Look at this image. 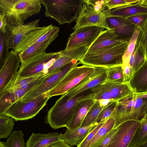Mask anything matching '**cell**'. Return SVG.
I'll list each match as a JSON object with an SVG mask.
<instances>
[{"label":"cell","instance_id":"1","mask_svg":"<svg viewBox=\"0 0 147 147\" xmlns=\"http://www.w3.org/2000/svg\"><path fill=\"white\" fill-rule=\"evenodd\" d=\"M87 90L80 93L72 98L66 93L62 95L48 111L46 122L54 129L67 127L73 115L76 104L88 99Z\"/></svg>","mask_w":147,"mask_h":147},{"label":"cell","instance_id":"2","mask_svg":"<svg viewBox=\"0 0 147 147\" xmlns=\"http://www.w3.org/2000/svg\"><path fill=\"white\" fill-rule=\"evenodd\" d=\"M41 8L40 0H0V12L3 13L7 26L24 24L27 18L38 13Z\"/></svg>","mask_w":147,"mask_h":147},{"label":"cell","instance_id":"3","mask_svg":"<svg viewBox=\"0 0 147 147\" xmlns=\"http://www.w3.org/2000/svg\"><path fill=\"white\" fill-rule=\"evenodd\" d=\"M128 42L115 44L86 52L78 63L79 64L106 68L122 65L123 57Z\"/></svg>","mask_w":147,"mask_h":147},{"label":"cell","instance_id":"4","mask_svg":"<svg viewBox=\"0 0 147 147\" xmlns=\"http://www.w3.org/2000/svg\"><path fill=\"white\" fill-rule=\"evenodd\" d=\"M45 7L46 17L55 20L60 25L70 24L80 14L84 0H40Z\"/></svg>","mask_w":147,"mask_h":147},{"label":"cell","instance_id":"5","mask_svg":"<svg viewBox=\"0 0 147 147\" xmlns=\"http://www.w3.org/2000/svg\"><path fill=\"white\" fill-rule=\"evenodd\" d=\"M49 98L45 92L31 99H21L9 108L3 115L9 116L16 121L31 119L45 106Z\"/></svg>","mask_w":147,"mask_h":147},{"label":"cell","instance_id":"6","mask_svg":"<svg viewBox=\"0 0 147 147\" xmlns=\"http://www.w3.org/2000/svg\"><path fill=\"white\" fill-rule=\"evenodd\" d=\"M95 68L84 65L74 67L66 74L55 86L46 92L47 96L50 98L66 93L80 84L94 70Z\"/></svg>","mask_w":147,"mask_h":147},{"label":"cell","instance_id":"7","mask_svg":"<svg viewBox=\"0 0 147 147\" xmlns=\"http://www.w3.org/2000/svg\"><path fill=\"white\" fill-rule=\"evenodd\" d=\"M61 53V51L57 52H45L38 56L25 64L21 65L15 76L28 77L43 72L60 56Z\"/></svg>","mask_w":147,"mask_h":147},{"label":"cell","instance_id":"8","mask_svg":"<svg viewBox=\"0 0 147 147\" xmlns=\"http://www.w3.org/2000/svg\"><path fill=\"white\" fill-rule=\"evenodd\" d=\"M78 61L77 60H73L54 73L45 75L42 81L38 85L21 99H31L51 90L59 83L70 69L79 64Z\"/></svg>","mask_w":147,"mask_h":147},{"label":"cell","instance_id":"9","mask_svg":"<svg viewBox=\"0 0 147 147\" xmlns=\"http://www.w3.org/2000/svg\"><path fill=\"white\" fill-rule=\"evenodd\" d=\"M76 24L72 30L88 26H96L110 30L107 18L101 11H96L90 4L84 1L83 4L80 14L75 21Z\"/></svg>","mask_w":147,"mask_h":147},{"label":"cell","instance_id":"10","mask_svg":"<svg viewBox=\"0 0 147 147\" xmlns=\"http://www.w3.org/2000/svg\"><path fill=\"white\" fill-rule=\"evenodd\" d=\"M105 30L96 26H85L78 28L69 36L65 49L67 50L82 46H85L89 48Z\"/></svg>","mask_w":147,"mask_h":147},{"label":"cell","instance_id":"11","mask_svg":"<svg viewBox=\"0 0 147 147\" xmlns=\"http://www.w3.org/2000/svg\"><path fill=\"white\" fill-rule=\"evenodd\" d=\"M140 121L129 120L121 123L105 147H128Z\"/></svg>","mask_w":147,"mask_h":147},{"label":"cell","instance_id":"12","mask_svg":"<svg viewBox=\"0 0 147 147\" xmlns=\"http://www.w3.org/2000/svg\"><path fill=\"white\" fill-rule=\"evenodd\" d=\"M107 69L104 67H95L92 73L66 94L68 97L72 98L80 93L90 90L104 82L106 78Z\"/></svg>","mask_w":147,"mask_h":147},{"label":"cell","instance_id":"13","mask_svg":"<svg viewBox=\"0 0 147 147\" xmlns=\"http://www.w3.org/2000/svg\"><path fill=\"white\" fill-rule=\"evenodd\" d=\"M45 76L32 82L25 89L3 91L0 95V115H3L12 105L38 85Z\"/></svg>","mask_w":147,"mask_h":147},{"label":"cell","instance_id":"14","mask_svg":"<svg viewBox=\"0 0 147 147\" xmlns=\"http://www.w3.org/2000/svg\"><path fill=\"white\" fill-rule=\"evenodd\" d=\"M18 53L9 51L5 61L0 71V95L16 76L20 67Z\"/></svg>","mask_w":147,"mask_h":147},{"label":"cell","instance_id":"15","mask_svg":"<svg viewBox=\"0 0 147 147\" xmlns=\"http://www.w3.org/2000/svg\"><path fill=\"white\" fill-rule=\"evenodd\" d=\"M137 96V93L134 92L117 101L114 112L111 117L114 121L113 128L125 121L131 120Z\"/></svg>","mask_w":147,"mask_h":147},{"label":"cell","instance_id":"16","mask_svg":"<svg viewBox=\"0 0 147 147\" xmlns=\"http://www.w3.org/2000/svg\"><path fill=\"white\" fill-rule=\"evenodd\" d=\"M40 19H36L26 24L14 26H6L9 49L14 50L22 40L29 34L38 28Z\"/></svg>","mask_w":147,"mask_h":147},{"label":"cell","instance_id":"17","mask_svg":"<svg viewBox=\"0 0 147 147\" xmlns=\"http://www.w3.org/2000/svg\"><path fill=\"white\" fill-rule=\"evenodd\" d=\"M88 49L85 46L77 47L69 50L61 51L60 56L43 73L45 75L54 73L61 68L73 60L79 61Z\"/></svg>","mask_w":147,"mask_h":147},{"label":"cell","instance_id":"18","mask_svg":"<svg viewBox=\"0 0 147 147\" xmlns=\"http://www.w3.org/2000/svg\"><path fill=\"white\" fill-rule=\"evenodd\" d=\"M107 18L116 17L126 18L141 13H147V0H139L131 5L115 8L110 10L103 9L102 11Z\"/></svg>","mask_w":147,"mask_h":147},{"label":"cell","instance_id":"19","mask_svg":"<svg viewBox=\"0 0 147 147\" xmlns=\"http://www.w3.org/2000/svg\"><path fill=\"white\" fill-rule=\"evenodd\" d=\"M56 38V37H40L18 53L21 65H24L35 57L45 53L48 47Z\"/></svg>","mask_w":147,"mask_h":147},{"label":"cell","instance_id":"20","mask_svg":"<svg viewBox=\"0 0 147 147\" xmlns=\"http://www.w3.org/2000/svg\"><path fill=\"white\" fill-rule=\"evenodd\" d=\"M109 27L119 36L129 40L131 38L136 26L126 18L116 17L107 18Z\"/></svg>","mask_w":147,"mask_h":147},{"label":"cell","instance_id":"21","mask_svg":"<svg viewBox=\"0 0 147 147\" xmlns=\"http://www.w3.org/2000/svg\"><path fill=\"white\" fill-rule=\"evenodd\" d=\"M129 40L128 39L119 36L111 29L105 30L91 45L86 52H90L115 44L127 42Z\"/></svg>","mask_w":147,"mask_h":147},{"label":"cell","instance_id":"22","mask_svg":"<svg viewBox=\"0 0 147 147\" xmlns=\"http://www.w3.org/2000/svg\"><path fill=\"white\" fill-rule=\"evenodd\" d=\"M95 101L85 100L76 104L72 117L67 127V129L72 131L81 126L84 119Z\"/></svg>","mask_w":147,"mask_h":147},{"label":"cell","instance_id":"23","mask_svg":"<svg viewBox=\"0 0 147 147\" xmlns=\"http://www.w3.org/2000/svg\"><path fill=\"white\" fill-rule=\"evenodd\" d=\"M94 124L88 126H80L72 131L67 129L65 133L59 135V140L70 146H77L89 133Z\"/></svg>","mask_w":147,"mask_h":147},{"label":"cell","instance_id":"24","mask_svg":"<svg viewBox=\"0 0 147 147\" xmlns=\"http://www.w3.org/2000/svg\"><path fill=\"white\" fill-rule=\"evenodd\" d=\"M58 133L50 132L46 134L33 133L25 144L26 147H47L60 141Z\"/></svg>","mask_w":147,"mask_h":147},{"label":"cell","instance_id":"25","mask_svg":"<svg viewBox=\"0 0 147 147\" xmlns=\"http://www.w3.org/2000/svg\"><path fill=\"white\" fill-rule=\"evenodd\" d=\"M128 82L134 92H147V61L135 72Z\"/></svg>","mask_w":147,"mask_h":147},{"label":"cell","instance_id":"26","mask_svg":"<svg viewBox=\"0 0 147 147\" xmlns=\"http://www.w3.org/2000/svg\"><path fill=\"white\" fill-rule=\"evenodd\" d=\"M53 26L52 24L47 26H40L24 37L13 51L19 53L36 40Z\"/></svg>","mask_w":147,"mask_h":147},{"label":"cell","instance_id":"27","mask_svg":"<svg viewBox=\"0 0 147 147\" xmlns=\"http://www.w3.org/2000/svg\"><path fill=\"white\" fill-rule=\"evenodd\" d=\"M137 93L131 120L140 121L147 115V92Z\"/></svg>","mask_w":147,"mask_h":147},{"label":"cell","instance_id":"28","mask_svg":"<svg viewBox=\"0 0 147 147\" xmlns=\"http://www.w3.org/2000/svg\"><path fill=\"white\" fill-rule=\"evenodd\" d=\"M110 82L105 81L88 90L89 100H113L112 98L110 92Z\"/></svg>","mask_w":147,"mask_h":147},{"label":"cell","instance_id":"29","mask_svg":"<svg viewBox=\"0 0 147 147\" xmlns=\"http://www.w3.org/2000/svg\"><path fill=\"white\" fill-rule=\"evenodd\" d=\"M147 141V115L140 121L128 147H137Z\"/></svg>","mask_w":147,"mask_h":147},{"label":"cell","instance_id":"30","mask_svg":"<svg viewBox=\"0 0 147 147\" xmlns=\"http://www.w3.org/2000/svg\"><path fill=\"white\" fill-rule=\"evenodd\" d=\"M110 92L112 98L116 101L134 92L128 81L121 83L111 82Z\"/></svg>","mask_w":147,"mask_h":147},{"label":"cell","instance_id":"31","mask_svg":"<svg viewBox=\"0 0 147 147\" xmlns=\"http://www.w3.org/2000/svg\"><path fill=\"white\" fill-rule=\"evenodd\" d=\"M45 75V74L43 72L36 75L28 77H20L15 76L3 91L25 89L31 83Z\"/></svg>","mask_w":147,"mask_h":147},{"label":"cell","instance_id":"32","mask_svg":"<svg viewBox=\"0 0 147 147\" xmlns=\"http://www.w3.org/2000/svg\"><path fill=\"white\" fill-rule=\"evenodd\" d=\"M147 55L139 48L135 46L134 51L130 56L129 63L131 69L134 74L146 62Z\"/></svg>","mask_w":147,"mask_h":147},{"label":"cell","instance_id":"33","mask_svg":"<svg viewBox=\"0 0 147 147\" xmlns=\"http://www.w3.org/2000/svg\"><path fill=\"white\" fill-rule=\"evenodd\" d=\"M104 107L101 105L98 100H95L87 113L81 126H88L94 123L98 115Z\"/></svg>","mask_w":147,"mask_h":147},{"label":"cell","instance_id":"34","mask_svg":"<svg viewBox=\"0 0 147 147\" xmlns=\"http://www.w3.org/2000/svg\"><path fill=\"white\" fill-rule=\"evenodd\" d=\"M14 119L7 115H0V139L8 137L15 125Z\"/></svg>","mask_w":147,"mask_h":147},{"label":"cell","instance_id":"35","mask_svg":"<svg viewBox=\"0 0 147 147\" xmlns=\"http://www.w3.org/2000/svg\"><path fill=\"white\" fill-rule=\"evenodd\" d=\"M105 82L114 83L123 82V70L122 65L107 68Z\"/></svg>","mask_w":147,"mask_h":147},{"label":"cell","instance_id":"36","mask_svg":"<svg viewBox=\"0 0 147 147\" xmlns=\"http://www.w3.org/2000/svg\"><path fill=\"white\" fill-rule=\"evenodd\" d=\"M8 36L7 32L0 31V71L9 53Z\"/></svg>","mask_w":147,"mask_h":147},{"label":"cell","instance_id":"37","mask_svg":"<svg viewBox=\"0 0 147 147\" xmlns=\"http://www.w3.org/2000/svg\"><path fill=\"white\" fill-rule=\"evenodd\" d=\"M114 125V121L113 118L108 119L98 130L86 147H92L101 138L113 129Z\"/></svg>","mask_w":147,"mask_h":147},{"label":"cell","instance_id":"38","mask_svg":"<svg viewBox=\"0 0 147 147\" xmlns=\"http://www.w3.org/2000/svg\"><path fill=\"white\" fill-rule=\"evenodd\" d=\"M140 30V27L136 26L132 36L128 42L127 48L123 57L122 67L129 63L130 56L132 54L134 49L137 38Z\"/></svg>","mask_w":147,"mask_h":147},{"label":"cell","instance_id":"39","mask_svg":"<svg viewBox=\"0 0 147 147\" xmlns=\"http://www.w3.org/2000/svg\"><path fill=\"white\" fill-rule=\"evenodd\" d=\"M117 103V101L113 100L104 106L98 115L95 123L97 124L104 123L109 119L111 118Z\"/></svg>","mask_w":147,"mask_h":147},{"label":"cell","instance_id":"40","mask_svg":"<svg viewBox=\"0 0 147 147\" xmlns=\"http://www.w3.org/2000/svg\"><path fill=\"white\" fill-rule=\"evenodd\" d=\"M24 135L21 130L15 131L4 143L6 147H25Z\"/></svg>","mask_w":147,"mask_h":147},{"label":"cell","instance_id":"41","mask_svg":"<svg viewBox=\"0 0 147 147\" xmlns=\"http://www.w3.org/2000/svg\"><path fill=\"white\" fill-rule=\"evenodd\" d=\"M140 27L141 30L135 46L140 49L145 55H147V20Z\"/></svg>","mask_w":147,"mask_h":147},{"label":"cell","instance_id":"42","mask_svg":"<svg viewBox=\"0 0 147 147\" xmlns=\"http://www.w3.org/2000/svg\"><path fill=\"white\" fill-rule=\"evenodd\" d=\"M104 123H102L99 124L94 123V125L92 128L89 133L77 147H86Z\"/></svg>","mask_w":147,"mask_h":147},{"label":"cell","instance_id":"43","mask_svg":"<svg viewBox=\"0 0 147 147\" xmlns=\"http://www.w3.org/2000/svg\"><path fill=\"white\" fill-rule=\"evenodd\" d=\"M118 127L113 128L96 143L92 147H105L109 143L118 129Z\"/></svg>","mask_w":147,"mask_h":147},{"label":"cell","instance_id":"44","mask_svg":"<svg viewBox=\"0 0 147 147\" xmlns=\"http://www.w3.org/2000/svg\"><path fill=\"white\" fill-rule=\"evenodd\" d=\"M131 4H132L128 3L126 0H105L103 9L110 10L117 7Z\"/></svg>","mask_w":147,"mask_h":147},{"label":"cell","instance_id":"45","mask_svg":"<svg viewBox=\"0 0 147 147\" xmlns=\"http://www.w3.org/2000/svg\"><path fill=\"white\" fill-rule=\"evenodd\" d=\"M125 18L136 26L140 27L147 20V13L138 14Z\"/></svg>","mask_w":147,"mask_h":147},{"label":"cell","instance_id":"46","mask_svg":"<svg viewBox=\"0 0 147 147\" xmlns=\"http://www.w3.org/2000/svg\"><path fill=\"white\" fill-rule=\"evenodd\" d=\"M84 1L91 5L96 11H101L103 9V5L105 2V0H84Z\"/></svg>","mask_w":147,"mask_h":147},{"label":"cell","instance_id":"47","mask_svg":"<svg viewBox=\"0 0 147 147\" xmlns=\"http://www.w3.org/2000/svg\"><path fill=\"white\" fill-rule=\"evenodd\" d=\"M7 25L3 13L0 12V31L6 32V27Z\"/></svg>","mask_w":147,"mask_h":147},{"label":"cell","instance_id":"48","mask_svg":"<svg viewBox=\"0 0 147 147\" xmlns=\"http://www.w3.org/2000/svg\"><path fill=\"white\" fill-rule=\"evenodd\" d=\"M47 147H71L63 141H59L54 143Z\"/></svg>","mask_w":147,"mask_h":147},{"label":"cell","instance_id":"49","mask_svg":"<svg viewBox=\"0 0 147 147\" xmlns=\"http://www.w3.org/2000/svg\"><path fill=\"white\" fill-rule=\"evenodd\" d=\"M137 147H147V141L140 144Z\"/></svg>","mask_w":147,"mask_h":147},{"label":"cell","instance_id":"50","mask_svg":"<svg viewBox=\"0 0 147 147\" xmlns=\"http://www.w3.org/2000/svg\"><path fill=\"white\" fill-rule=\"evenodd\" d=\"M0 147H6L4 143L0 141Z\"/></svg>","mask_w":147,"mask_h":147}]
</instances>
